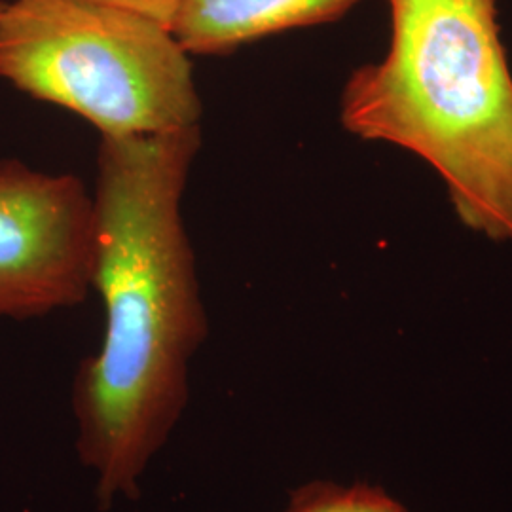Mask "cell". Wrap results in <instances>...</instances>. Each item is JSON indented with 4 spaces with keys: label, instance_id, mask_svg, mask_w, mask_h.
Masks as SVG:
<instances>
[{
    "label": "cell",
    "instance_id": "7a4b0ae2",
    "mask_svg": "<svg viewBox=\"0 0 512 512\" xmlns=\"http://www.w3.org/2000/svg\"><path fill=\"white\" fill-rule=\"evenodd\" d=\"M384 57L349 74L348 133L416 154L444 181L459 222L512 243V74L495 0H384Z\"/></svg>",
    "mask_w": 512,
    "mask_h": 512
},
{
    "label": "cell",
    "instance_id": "277c9868",
    "mask_svg": "<svg viewBox=\"0 0 512 512\" xmlns=\"http://www.w3.org/2000/svg\"><path fill=\"white\" fill-rule=\"evenodd\" d=\"M95 262L93 194L71 173L0 160V317L82 304Z\"/></svg>",
    "mask_w": 512,
    "mask_h": 512
},
{
    "label": "cell",
    "instance_id": "5b68a950",
    "mask_svg": "<svg viewBox=\"0 0 512 512\" xmlns=\"http://www.w3.org/2000/svg\"><path fill=\"white\" fill-rule=\"evenodd\" d=\"M361 0H183L173 35L190 55H220L275 33L332 23Z\"/></svg>",
    "mask_w": 512,
    "mask_h": 512
},
{
    "label": "cell",
    "instance_id": "3957f363",
    "mask_svg": "<svg viewBox=\"0 0 512 512\" xmlns=\"http://www.w3.org/2000/svg\"><path fill=\"white\" fill-rule=\"evenodd\" d=\"M0 78L71 110L101 137L200 126L190 54L164 25L95 0H12L0 14Z\"/></svg>",
    "mask_w": 512,
    "mask_h": 512
},
{
    "label": "cell",
    "instance_id": "8992f818",
    "mask_svg": "<svg viewBox=\"0 0 512 512\" xmlns=\"http://www.w3.org/2000/svg\"><path fill=\"white\" fill-rule=\"evenodd\" d=\"M283 512H410L384 488L365 482H310L294 492Z\"/></svg>",
    "mask_w": 512,
    "mask_h": 512
},
{
    "label": "cell",
    "instance_id": "6da1fadb",
    "mask_svg": "<svg viewBox=\"0 0 512 512\" xmlns=\"http://www.w3.org/2000/svg\"><path fill=\"white\" fill-rule=\"evenodd\" d=\"M202 128L101 137L92 291L105 306L99 351L76 374V452L101 511L135 499L190 399V363L207 338L184 188Z\"/></svg>",
    "mask_w": 512,
    "mask_h": 512
},
{
    "label": "cell",
    "instance_id": "ba28073f",
    "mask_svg": "<svg viewBox=\"0 0 512 512\" xmlns=\"http://www.w3.org/2000/svg\"><path fill=\"white\" fill-rule=\"evenodd\" d=\"M2 8H4V2H0V14H2Z\"/></svg>",
    "mask_w": 512,
    "mask_h": 512
},
{
    "label": "cell",
    "instance_id": "52a82bcc",
    "mask_svg": "<svg viewBox=\"0 0 512 512\" xmlns=\"http://www.w3.org/2000/svg\"><path fill=\"white\" fill-rule=\"evenodd\" d=\"M95 2L139 14L143 18L152 19L164 25L167 29H173L175 18L183 6V0H95Z\"/></svg>",
    "mask_w": 512,
    "mask_h": 512
}]
</instances>
